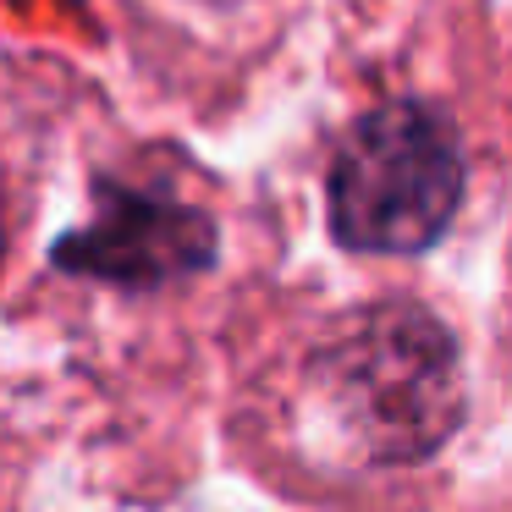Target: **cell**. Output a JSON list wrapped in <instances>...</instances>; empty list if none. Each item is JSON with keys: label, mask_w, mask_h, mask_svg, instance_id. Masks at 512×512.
I'll list each match as a JSON object with an SVG mask.
<instances>
[{"label": "cell", "mask_w": 512, "mask_h": 512, "mask_svg": "<svg viewBox=\"0 0 512 512\" xmlns=\"http://www.w3.org/2000/svg\"><path fill=\"white\" fill-rule=\"evenodd\" d=\"M292 419L325 468H419L468 419L457 336L413 298L353 309L309 347Z\"/></svg>", "instance_id": "obj_1"}, {"label": "cell", "mask_w": 512, "mask_h": 512, "mask_svg": "<svg viewBox=\"0 0 512 512\" xmlns=\"http://www.w3.org/2000/svg\"><path fill=\"white\" fill-rule=\"evenodd\" d=\"M468 193L457 127L424 100H380L342 133L325 171V226L336 248L369 259L430 254Z\"/></svg>", "instance_id": "obj_2"}, {"label": "cell", "mask_w": 512, "mask_h": 512, "mask_svg": "<svg viewBox=\"0 0 512 512\" xmlns=\"http://www.w3.org/2000/svg\"><path fill=\"white\" fill-rule=\"evenodd\" d=\"M215 259H221V232L199 204L166 188H133L122 177H94L83 226L50 243V265L61 276L122 292H160L210 276Z\"/></svg>", "instance_id": "obj_3"}, {"label": "cell", "mask_w": 512, "mask_h": 512, "mask_svg": "<svg viewBox=\"0 0 512 512\" xmlns=\"http://www.w3.org/2000/svg\"><path fill=\"white\" fill-rule=\"evenodd\" d=\"M6 243H12V232H6V193H0V265H6Z\"/></svg>", "instance_id": "obj_4"}]
</instances>
